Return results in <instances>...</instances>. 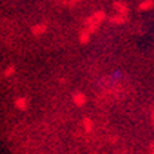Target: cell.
<instances>
[{"label":"cell","instance_id":"cell-1","mask_svg":"<svg viewBox=\"0 0 154 154\" xmlns=\"http://www.w3.org/2000/svg\"><path fill=\"white\" fill-rule=\"evenodd\" d=\"M15 106H17L20 110H24V108H26V100L25 99H18L17 103H15Z\"/></svg>","mask_w":154,"mask_h":154},{"label":"cell","instance_id":"cell-2","mask_svg":"<svg viewBox=\"0 0 154 154\" xmlns=\"http://www.w3.org/2000/svg\"><path fill=\"white\" fill-rule=\"evenodd\" d=\"M74 99H75V103L78 104V106H82V104L85 103V96H83V94H81V93H78L75 97H74Z\"/></svg>","mask_w":154,"mask_h":154},{"label":"cell","instance_id":"cell-3","mask_svg":"<svg viewBox=\"0 0 154 154\" xmlns=\"http://www.w3.org/2000/svg\"><path fill=\"white\" fill-rule=\"evenodd\" d=\"M112 78H114V79H121V78H122V72L115 71L114 74H112Z\"/></svg>","mask_w":154,"mask_h":154}]
</instances>
